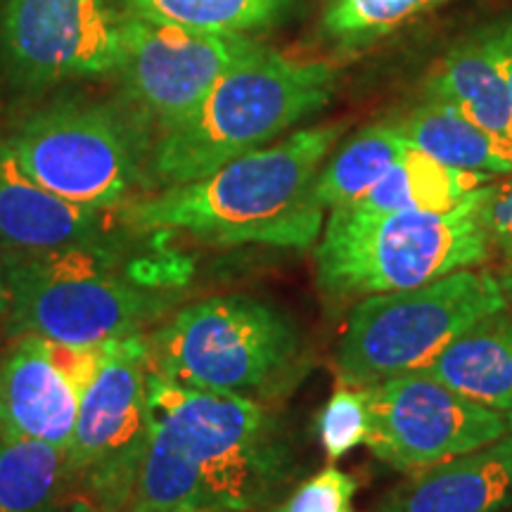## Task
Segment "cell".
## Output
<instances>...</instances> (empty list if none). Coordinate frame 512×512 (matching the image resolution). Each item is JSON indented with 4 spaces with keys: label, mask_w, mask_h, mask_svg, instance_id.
I'll return each mask as SVG.
<instances>
[{
    "label": "cell",
    "mask_w": 512,
    "mask_h": 512,
    "mask_svg": "<svg viewBox=\"0 0 512 512\" xmlns=\"http://www.w3.org/2000/svg\"><path fill=\"white\" fill-rule=\"evenodd\" d=\"M292 465L283 425L261 401L150 373V432L126 512H259Z\"/></svg>",
    "instance_id": "obj_1"
},
{
    "label": "cell",
    "mask_w": 512,
    "mask_h": 512,
    "mask_svg": "<svg viewBox=\"0 0 512 512\" xmlns=\"http://www.w3.org/2000/svg\"><path fill=\"white\" fill-rule=\"evenodd\" d=\"M344 131V121L299 128L197 181L145 192L117 219L138 238L181 233L214 247L311 249L325 216L316 181Z\"/></svg>",
    "instance_id": "obj_2"
},
{
    "label": "cell",
    "mask_w": 512,
    "mask_h": 512,
    "mask_svg": "<svg viewBox=\"0 0 512 512\" xmlns=\"http://www.w3.org/2000/svg\"><path fill=\"white\" fill-rule=\"evenodd\" d=\"M339 69L264 46L235 64L200 105L152 140L150 192L197 181L283 138L335 98Z\"/></svg>",
    "instance_id": "obj_3"
},
{
    "label": "cell",
    "mask_w": 512,
    "mask_h": 512,
    "mask_svg": "<svg viewBox=\"0 0 512 512\" xmlns=\"http://www.w3.org/2000/svg\"><path fill=\"white\" fill-rule=\"evenodd\" d=\"M484 185L446 211L330 209L316 245L318 290L330 304L411 290L489 259L482 216Z\"/></svg>",
    "instance_id": "obj_4"
},
{
    "label": "cell",
    "mask_w": 512,
    "mask_h": 512,
    "mask_svg": "<svg viewBox=\"0 0 512 512\" xmlns=\"http://www.w3.org/2000/svg\"><path fill=\"white\" fill-rule=\"evenodd\" d=\"M152 373L181 387L268 401L302 380L304 337L283 309L219 294L171 311L147 335Z\"/></svg>",
    "instance_id": "obj_5"
},
{
    "label": "cell",
    "mask_w": 512,
    "mask_h": 512,
    "mask_svg": "<svg viewBox=\"0 0 512 512\" xmlns=\"http://www.w3.org/2000/svg\"><path fill=\"white\" fill-rule=\"evenodd\" d=\"M10 337L36 335L72 349H98L162 323L181 302L183 283L128 278L110 256L64 249L0 254Z\"/></svg>",
    "instance_id": "obj_6"
},
{
    "label": "cell",
    "mask_w": 512,
    "mask_h": 512,
    "mask_svg": "<svg viewBox=\"0 0 512 512\" xmlns=\"http://www.w3.org/2000/svg\"><path fill=\"white\" fill-rule=\"evenodd\" d=\"M5 140L34 181L81 207L119 211L150 190L152 136L121 100H55Z\"/></svg>",
    "instance_id": "obj_7"
},
{
    "label": "cell",
    "mask_w": 512,
    "mask_h": 512,
    "mask_svg": "<svg viewBox=\"0 0 512 512\" xmlns=\"http://www.w3.org/2000/svg\"><path fill=\"white\" fill-rule=\"evenodd\" d=\"M508 309L496 273L463 268L432 283L358 299L335 351L339 387L422 370L465 328Z\"/></svg>",
    "instance_id": "obj_8"
},
{
    "label": "cell",
    "mask_w": 512,
    "mask_h": 512,
    "mask_svg": "<svg viewBox=\"0 0 512 512\" xmlns=\"http://www.w3.org/2000/svg\"><path fill=\"white\" fill-rule=\"evenodd\" d=\"M150 347L147 335L102 344L98 368L81 394L69 441L74 494L110 512H126L150 432Z\"/></svg>",
    "instance_id": "obj_9"
},
{
    "label": "cell",
    "mask_w": 512,
    "mask_h": 512,
    "mask_svg": "<svg viewBox=\"0 0 512 512\" xmlns=\"http://www.w3.org/2000/svg\"><path fill=\"white\" fill-rule=\"evenodd\" d=\"M261 48L264 43L252 36L209 34L124 12L121 102L155 140L181 124L221 76Z\"/></svg>",
    "instance_id": "obj_10"
},
{
    "label": "cell",
    "mask_w": 512,
    "mask_h": 512,
    "mask_svg": "<svg viewBox=\"0 0 512 512\" xmlns=\"http://www.w3.org/2000/svg\"><path fill=\"white\" fill-rule=\"evenodd\" d=\"M363 389L368 394L366 446L399 472L465 456L512 432V413L491 411L422 373H403Z\"/></svg>",
    "instance_id": "obj_11"
},
{
    "label": "cell",
    "mask_w": 512,
    "mask_h": 512,
    "mask_svg": "<svg viewBox=\"0 0 512 512\" xmlns=\"http://www.w3.org/2000/svg\"><path fill=\"white\" fill-rule=\"evenodd\" d=\"M0 57L17 86L117 76L124 12L110 0H3Z\"/></svg>",
    "instance_id": "obj_12"
},
{
    "label": "cell",
    "mask_w": 512,
    "mask_h": 512,
    "mask_svg": "<svg viewBox=\"0 0 512 512\" xmlns=\"http://www.w3.org/2000/svg\"><path fill=\"white\" fill-rule=\"evenodd\" d=\"M12 339L0 358V432L69 448L100 347L72 349L36 335Z\"/></svg>",
    "instance_id": "obj_13"
},
{
    "label": "cell",
    "mask_w": 512,
    "mask_h": 512,
    "mask_svg": "<svg viewBox=\"0 0 512 512\" xmlns=\"http://www.w3.org/2000/svg\"><path fill=\"white\" fill-rule=\"evenodd\" d=\"M136 238L121 226L117 211L81 207L43 188L0 136V254L81 249L119 259Z\"/></svg>",
    "instance_id": "obj_14"
},
{
    "label": "cell",
    "mask_w": 512,
    "mask_h": 512,
    "mask_svg": "<svg viewBox=\"0 0 512 512\" xmlns=\"http://www.w3.org/2000/svg\"><path fill=\"white\" fill-rule=\"evenodd\" d=\"M512 505L508 434L494 444L411 472L370 512H501Z\"/></svg>",
    "instance_id": "obj_15"
},
{
    "label": "cell",
    "mask_w": 512,
    "mask_h": 512,
    "mask_svg": "<svg viewBox=\"0 0 512 512\" xmlns=\"http://www.w3.org/2000/svg\"><path fill=\"white\" fill-rule=\"evenodd\" d=\"M420 98L441 102L512 143V93L489 29L463 38L425 76Z\"/></svg>",
    "instance_id": "obj_16"
},
{
    "label": "cell",
    "mask_w": 512,
    "mask_h": 512,
    "mask_svg": "<svg viewBox=\"0 0 512 512\" xmlns=\"http://www.w3.org/2000/svg\"><path fill=\"white\" fill-rule=\"evenodd\" d=\"M415 373L434 377L491 411L512 413V313L501 309L479 318Z\"/></svg>",
    "instance_id": "obj_17"
},
{
    "label": "cell",
    "mask_w": 512,
    "mask_h": 512,
    "mask_svg": "<svg viewBox=\"0 0 512 512\" xmlns=\"http://www.w3.org/2000/svg\"><path fill=\"white\" fill-rule=\"evenodd\" d=\"M403 138L437 162L486 176L512 174V143L491 136L463 114L432 100H418L394 117Z\"/></svg>",
    "instance_id": "obj_18"
},
{
    "label": "cell",
    "mask_w": 512,
    "mask_h": 512,
    "mask_svg": "<svg viewBox=\"0 0 512 512\" xmlns=\"http://www.w3.org/2000/svg\"><path fill=\"white\" fill-rule=\"evenodd\" d=\"M494 181V176L460 171L432 159L418 147L408 152L370 188L366 195L349 202L358 211H446L463 202L470 192Z\"/></svg>",
    "instance_id": "obj_19"
},
{
    "label": "cell",
    "mask_w": 512,
    "mask_h": 512,
    "mask_svg": "<svg viewBox=\"0 0 512 512\" xmlns=\"http://www.w3.org/2000/svg\"><path fill=\"white\" fill-rule=\"evenodd\" d=\"M72 496L67 448L0 432V512H64Z\"/></svg>",
    "instance_id": "obj_20"
},
{
    "label": "cell",
    "mask_w": 512,
    "mask_h": 512,
    "mask_svg": "<svg viewBox=\"0 0 512 512\" xmlns=\"http://www.w3.org/2000/svg\"><path fill=\"white\" fill-rule=\"evenodd\" d=\"M408 147L411 143L394 119L361 128L325 159L316 181L318 202L325 211L356 202L406 155Z\"/></svg>",
    "instance_id": "obj_21"
},
{
    "label": "cell",
    "mask_w": 512,
    "mask_h": 512,
    "mask_svg": "<svg viewBox=\"0 0 512 512\" xmlns=\"http://www.w3.org/2000/svg\"><path fill=\"white\" fill-rule=\"evenodd\" d=\"M302 0H117L128 15L209 34L252 36L283 24Z\"/></svg>",
    "instance_id": "obj_22"
},
{
    "label": "cell",
    "mask_w": 512,
    "mask_h": 512,
    "mask_svg": "<svg viewBox=\"0 0 512 512\" xmlns=\"http://www.w3.org/2000/svg\"><path fill=\"white\" fill-rule=\"evenodd\" d=\"M446 0H323L320 34L342 53L366 50Z\"/></svg>",
    "instance_id": "obj_23"
},
{
    "label": "cell",
    "mask_w": 512,
    "mask_h": 512,
    "mask_svg": "<svg viewBox=\"0 0 512 512\" xmlns=\"http://www.w3.org/2000/svg\"><path fill=\"white\" fill-rule=\"evenodd\" d=\"M368 394L358 387H339L318 415V439L328 460L344 458L351 448L366 444Z\"/></svg>",
    "instance_id": "obj_24"
},
{
    "label": "cell",
    "mask_w": 512,
    "mask_h": 512,
    "mask_svg": "<svg viewBox=\"0 0 512 512\" xmlns=\"http://www.w3.org/2000/svg\"><path fill=\"white\" fill-rule=\"evenodd\" d=\"M358 482L337 467H325L304 479L278 508L271 512H354Z\"/></svg>",
    "instance_id": "obj_25"
},
{
    "label": "cell",
    "mask_w": 512,
    "mask_h": 512,
    "mask_svg": "<svg viewBox=\"0 0 512 512\" xmlns=\"http://www.w3.org/2000/svg\"><path fill=\"white\" fill-rule=\"evenodd\" d=\"M479 216L489 235L491 249H498L503 256H512V174L494 178L484 185Z\"/></svg>",
    "instance_id": "obj_26"
},
{
    "label": "cell",
    "mask_w": 512,
    "mask_h": 512,
    "mask_svg": "<svg viewBox=\"0 0 512 512\" xmlns=\"http://www.w3.org/2000/svg\"><path fill=\"white\" fill-rule=\"evenodd\" d=\"M489 31L491 38H494V46L498 50V57H501V67L512 93V22L496 24V27H489Z\"/></svg>",
    "instance_id": "obj_27"
},
{
    "label": "cell",
    "mask_w": 512,
    "mask_h": 512,
    "mask_svg": "<svg viewBox=\"0 0 512 512\" xmlns=\"http://www.w3.org/2000/svg\"><path fill=\"white\" fill-rule=\"evenodd\" d=\"M64 512H110V510L102 508V505L91 496L74 494L72 498H69V503H67V508H64Z\"/></svg>",
    "instance_id": "obj_28"
},
{
    "label": "cell",
    "mask_w": 512,
    "mask_h": 512,
    "mask_svg": "<svg viewBox=\"0 0 512 512\" xmlns=\"http://www.w3.org/2000/svg\"><path fill=\"white\" fill-rule=\"evenodd\" d=\"M496 278H498V285H501V290H503L505 302H508V306H512V256H505L503 266L498 268Z\"/></svg>",
    "instance_id": "obj_29"
},
{
    "label": "cell",
    "mask_w": 512,
    "mask_h": 512,
    "mask_svg": "<svg viewBox=\"0 0 512 512\" xmlns=\"http://www.w3.org/2000/svg\"><path fill=\"white\" fill-rule=\"evenodd\" d=\"M8 311H10V292H8V283H5L3 266H0V320H5Z\"/></svg>",
    "instance_id": "obj_30"
},
{
    "label": "cell",
    "mask_w": 512,
    "mask_h": 512,
    "mask_svg": "<svg viewBox=\"0 0 512 512\" xmlns=\"http://www.w3.org/2000/svg\"><path fill=\"white\" fill-rule=\"evenodd\" d=\"M508 441H510V448H512V432L508 434Z\"/></svg>",
    "instance_id": "obj_31"
},
{
    "label": "cell",
    "mask_w": 512,
    "mask_h": 512,
    "mask_svg": "<svg viewBox=\"0 0 512 512\" xmlns=\"http://www.w3.org/2000/svg\"><path fill=\"white\" fill-rule=\"evenodd\" d=\"M0 323H3V320H0Z\"/></svg>",
    "instance_id": "obj_32"
}]
</instances>
